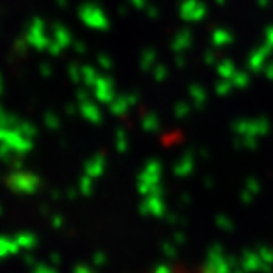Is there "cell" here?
<instances>
[{
	"label": "cell",
	"mask_w": 273,
	"mask_h": 273,
	"mask_svg": "<svg viewBox=\"0 0 273 273\" xmlns=\"http://www.w3.org/2000/svg\"><path fill=\"white\" fill-rule=\"evenodd\" d=\"M158 273H195V272H192V270H186V268H179V266H174V268L161 270V272H158Z\"/></svg>",
	"instance_id": "obj_1"
}]
</instances>
